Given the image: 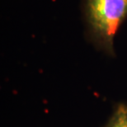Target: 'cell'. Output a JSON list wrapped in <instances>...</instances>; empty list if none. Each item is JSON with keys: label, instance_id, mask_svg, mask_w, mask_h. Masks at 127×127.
Segmentation results:
<instances>
[{"label": "cell", "instance_id": "6da1fadb", "mask_svg": "<svg viewBox=\"0 0 127 127\" xmlns=\"http://www.w3.org/2000/svg\"><path fill=\"white\" fill-rule=\"evenodd\" d=\"M85 35L100 51L115 56L114 41L127 18V0H82Z\"/></svg>", "mask_w": 127, "mask_h": 127}, {"label": "cell", "instance_id": "7a4b0ae2", "mask_svg": "<svg viewBox=\"0 0 127 127\" xmlns=\"http://www.w3.org/2000/svg\"><path fill=\"white\" fill-rule=\"evenodd\" d=\"M106 127H127V102H121L116 106Z\"/></svg>", "mask_w": 127, "mask_h": 127}]
</instances>
